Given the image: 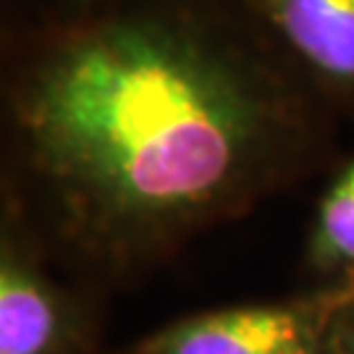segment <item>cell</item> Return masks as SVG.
<instances>
[{
	"instance_id": "5b68a950",
	"label": "cell",
	"mask_w": 354,
	"mask_h": 354,
	"mask_svg": "<svg viewBox=\"0 0 354 354\" xmlns=\"http://www.w3.org/2000/svg\"><path fill=\"white\" fill-rule=\"evenodd\" d=\"M310 260L323 270H354V160L330 181L317 205Z\"/></svg>"
},
{
	"instance_id": "3957f363",
	"label": "cell",
	"mask_w": 354,
	"mask_h": 354,
	"mask_svg": "<svg viewBox=\"0 0 354 354\" xmlns=\"http://www.w3.org/2000/svg\"><path fill=\"white\" fill-rule=\"evenodd\" d=\"M302 64L354 87V0H247Z\"/></svg>"
},
{
	"instance_id": "8992f818",
	"label": "cell",
	"mask_w": 354,
	"mask_h": 354,
	"mask_svg": "<svg viewBox=\"0 0 354 354\" xmlns=\"http://www.w3.org/2000/svg\"><path fill=\"white\" fill-rule=\"evenodd\" d=\"M346 354H354V320H352V330H349V342H346Z\"/></svg>"
},
{
	"instance_id": "277c9868",
	"label": "cell",
	"mask_w": 354,
	"mask_h": 354,
	"mask_svg": "<svg viewBox=\"0 0 354 354\" xmlns=\"http://www.w3.org/2000/svg\"><path fill=\"white\" fill-rule=\"evenodd\" d=\"M64 336V310L48 279L6 236L0 260V354H53Z\"/></svg>"
},
{
	"instance_id": "6da1fadb",
	"label": "cell",
	"mask_w": 354,
	"mask_h": 354,
	"mask_svg": "<svg viewBox=\"0 0 354 354\" xmlns=\"http://www.w3.org/2000/svg\"><path fill=\"white\" fill-rule=\"evenodd\" d=\"M19 118L61 205L108 241L160 236L239 194L279 121L236 58L160 16L61 39L26 76Z\"/></svg>"
},
{
	"instance_id": "7a4b0ae2",
	"label": "cell",
	"mask_w": 354,
	"mask_h": 354,
	"mask_svg": "<svg viewBox=\"0 0 354 354\" xmlns=\"http://www.w3.org/2000/svg\"><path fill=\"white\" fill-rule=\"evenodd\" d=\"M142 354H320V315L297 304L218 310L160 333Z\"/></svg>"
}]
</instances>
